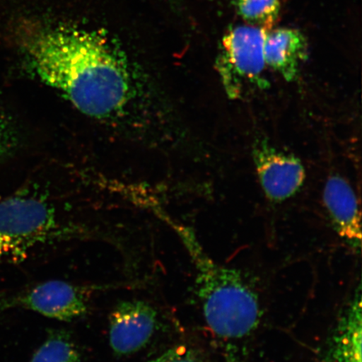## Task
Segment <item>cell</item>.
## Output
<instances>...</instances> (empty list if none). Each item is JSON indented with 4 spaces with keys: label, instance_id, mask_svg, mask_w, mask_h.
Masks as SVG:
<instances>
[{
    "label": "cell",
    "instance_id": "obj_15",
    "mask_svg": "<svg viewBox=\"0 0 362 362\" xmlns=\"http://www.w3.org/2000/svg\"><path fill=\"white\" fill-rule=\"evenodd\" d=\"M12 308V297H7L0 293V313Z\"/></svg>",
    "mask_w": 362,
    "mask_h": 362
},
{
    "label": "cell",
    "instance_id": "obj_8",
    "mask_svg": "<svg viewBox=\"0 0 362 362\" xmlns=\"http://www.w3.org/2000/svg\"><path fill=\"white\" fill-rule=\"evenodd\" d=\"M323 202L339 237L353 250L361 247V212L351 184L341 175H332L325 185Z\"/></svg>",
    "mask_w": 362,
    "mask_h": 362
},
{
    "label": "cell",
    "instance_id": "obj_4",
    "mask_svg": "<svg viewBox=\"0 0 362 362\" xmlns=\"http://www.w3.org/2000/svg\"><path fill=\"white\" fill-rule=\"evenodd\" d=\"M267 31L251 25H238L221 39L215 68L230 99L269 88L264 76V45Z\"/></svg>",
    "mask_w": 362,
    "mask_h": 362
},
{
    "label": "cell",
    "instance_id": "obj_1",
    "mask_svg": "<svg viewBox=\"0 0 362 362\" xmlns=\"http://www.w3.org/2000/svg\"><path fill=\"white\" fill-rule=\"evenodd\" d=\"M16 40L30 74L90 119L123 124L146 110V81L103 30L28 19L17 26Z\"/></svg>",
    "mask_w": 362,
    "mask_h": 362
},
{
    "label": "cell",
    "instance_id": "obj_5",
    "mask_svg": "<svg viewBox=\"0 0 362 362\" xmlns=\"http://www.w3.org/2000/svg\"><path fill=\"white\" fill-rule=\"evenodd\" d=\"M257 174L266 197L282 202L294 196L305 183L306 173L300 158L264 141L252 151Z\"/></svg>",
    "mask_w": 362,
    "mask_h": 362
},
{
    "label": "cell",
    "instance_id": "obj_3",
    "mask_svg": "<svg viewBox=\"0 0 362 362\" xmlns=\"http://www.w3.org/2000/svg\"><path fill=\"white\" fill-rule=\"evenodd\" d=\"M68 234L42 198L22 193L0 198V264L22 262L34 247Z\"/></svg>",
    "mask_w": 362,
    "mask_h": 362
},
{
    "label": "cell",
    "instance_id": "obj_6",
    "mask_svg": "<svg viewBox=\"0 0 362 362\" xmlns=\"http://www.w3.org/2000/svg\"><path fill=\"white\" fill-rule=\"evenodd\" d=\"M13 307L20 306L48 318L71 321L88 311L86 289L64 281L45 282L21 296L12 297Z\"/></svg>",
    "mask_w": 362,
    "mask_h": 362
},
{
    "label": "cell",
    "instance_id": "obj_16",
    "mask_svg": "<svg viewBox=\"0 0 362 362\" xmlns=\"http://www.w3.org/2000/svg\"><path fill=\"white\" fill-rule=\"evenodd\" d=\"M165 1L172 4V6H175V4H177L180 2V0H165Z\"/></svg>",
    "mask_w": 362,
    "mask_h": 362
},
{
    "label": "cell",
    "instance_id": "obj_13",
    "mask_svg": "<svg viewBox=\"0 0 362 362\" xmlns=\"http://www.w3.org/2000/svg\"><path fill=\"white\" fill-rule=\"evenodd\" d=\"M19 144V134L15 123L0 108V163L6 161L15 152Z\"/></svg>",
    "mask_w": 362,
    "mask_h": 362
},
{
    "label": "cell",
    "instance_id": "obj_9",
    "mask_svg": "<svg viewBox=\"0 0 362 362\" xmlns=\"http://www.w3.org/2000/svg\"><path fill=\"white\" fill-rule=\"evenodd\" d=\"M361 288L356 289L330 333L321 362H361Z\"/></svg>",
    "mask_w": 362,
    "mask_h": 362
},
{
    "label": "cell",
    "instance_id": "obj_12",
    "mask_svg": "<svg viewBox=\"0 0 362 362\" xmlns=\"http://www.w3.org/2000/svg\"><path fill=\"white\" fill-rule=\"evenodd\" d=\"M30 362H81L71 339L62 333L49 337L35 353Z\"/></svg>",
    "mask_w": 362,
    "mask_h": 362
},
{
    "label": "cell",
    "instance_id": "obj_14",
    "mask_svg": "<svg viewBox=\"0 0 362 362\" xmlns=\"http://www.w3.org/2000/svg\"><path fill=\"white\" fill-rule=\"evenodd\" d=\"M148 362H202L194 350L185 346H179L167 351L157 358Z\"/></svg>",
    "mask_w": 362,
    "mask_h": 362
},
{
    "label": "cell",
    "instance_id": "obj_2",
    "mask_svg": "<svg viewBox=\"0 0 362 362\" xmlns=\"http://www.w3.org/2000/svg\"><path fill=\"white\" fill-rule=\"evenodd\" d=\"M175 228L196 268L204 319L224 362H246L261 322L259 294L241 272L220 264L208 255L192 230L179 226Z\"/></svg>",
    "mask_w": 362,
    "mask_h": 362
},
{
    "label": "cell",
    "instance_id": "obj_11",
    "mask_svg": "<svg viewBox=\"0 0 362 362\" xmlns=\"http://www.w3.org/2000/svg\"><path fill=\"white\" fill-rule=\"evenodd\" d=\"M236 11L248 25L273 29L280 12L279 0H234Z\"/></svg>",
    "mask_w": 362,
    "mask_h": 362
},
{
    "label": "cell",
    "instance_id": "obj_7",
    "mask_svg": "<svg viewBox=\"0 0 362 362\" xmlns=\"http://www.w3.org/2000/svg\"><path fill=\"white\" fill-rule=\"evenodd\" d=\"M158 315L153 306L141 300L120 303L110 320V343L117 356H129L146 346L153 337Z\"/></svg>",
    "mask_w": 362,
    "mask_h": 362
},
{
    "label": "cell",
    "instance_id": "obj_10",
    "mask_svg": "<svg viewBox=\"0 0 362 362\" xmlns=\"http://www.w3.org/2000/svg\"><path fill=\"white\" fill-rule=\"evenodd\" d=\"M264 54L266 66L278 72L285 81H293L307 61L309 45L300 30L272 29L265 35Z\"/></svg>",
    "mask_w": 362,
    "mask_h": 362
}]
</instances>
